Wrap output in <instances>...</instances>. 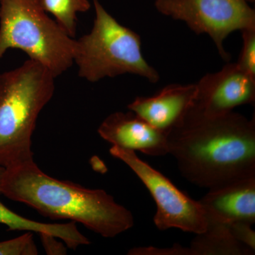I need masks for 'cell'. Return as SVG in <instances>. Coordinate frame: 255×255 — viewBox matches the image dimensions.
<instances>
[{
    "instance_id": "cell-20",
    "label": "cell",
    "mask_w": 255,
    "mask_h": 255,
    "mask_svg": "<svg viewBox=\"0 0 255 255\" xmlns=\"http://www.w3.org/2000/svg\"><path fill=\"white\" fill-rule=\"evenodd\" d=\"M255 0H248V1H254Z\"/></svg>"
},
{
    "instance_id": "cell-17",
    "label": "cell",
    "mask_w": 255,
    "mask_h": 255,
    "mask_svg": "<svg viewBox=\"0 0 255 255\" xmlns=\"http://www.w3.org/2000/svg\"><path fill=\"white\" fill-rule=\"evenodd\" d=\"M226 225L233 237L240 243L255 251V232L252 228L253 224L243 221H236Z\"/></svg>"
},
{
    "instance_id": "cell-8",
    "label": "cell",
    "mask_w": 255,
    "mask_h": 255,
    "mask_svg": "<svg viewBox=\"0 0 255 255\" xmlns=\"http://www.w3.org/2000/svg\"><path fill=\"white\" fill-rule=\"evenodd\" d=\"M197 92L189 113L206 118L222 117L255 101V78L228 63L216 73L206 74L196 84Z\"/></svg>"
},
{
    "instance_id": "cell-4",
    "label": "cell",
    "mask_w": 255,
    "mask_h": 255,
    "mask_svg": "<svg viewBox=\"0 0 255 255\" xmlns=\"http://www.w3.org/2000/svg\"><path fill=\"white\" fill-rule=\"evenodd\" d=\"M76 40L47 15L38 0L0 1V60L17 48L44 65L55 78L74 63Z\"/></svg>"
},
{
    "instance_id": "cell-15",
    "label": "cell",
    "mask_w": 255,
    "mask_h": 255,
    "mask_svg": "<svg viewBox=\"0 0 255 255\" xmlns=\"http://www.w3.org/2000/svg\"><path fill=\"white\" fill-rule=\"evenodd\" d=\"M38 253L33 233L30 231L14 239L0 242V255H36Z\"/></svg>"
},
{
    "instance_id": "cell-3",
    "label": "cell",
    "mask_w": 255,
    "mask_h": 255,
    "mask_svg": "<svg viewBox=\"0 0 255 255\" xmlns=\"http://www.w3.org/2000/svg\"><path fill=\"white\" fill-rule=\"evenodd\" d=\"M55 77L44 65L28 59L0 74V166L33 160L32 135L37 119L51 100Z\"/></svg>"
},
{
    "instance_id": "cell-9",
    "label": "cell",
    "mask_w": 255,
    "mask_h": 255,
    "mask_svg": "<svg viewBox=\"0 0 255 255\" xmlns=\"http://www.w3.org/2000/svg\"><path fill=\"white\" fill-rule=\"evenodd\" d=\"M98 133L106 141L122 148L154 157L168 154L167 133L131 111L111 114L99 127Z\"/></svg>"
},
{
    "instance_id": "cell-18",
    "label": "cell",
    "mask_w": 255,
    "mask_h": 255,
    "mask_svg": "<svg viewBox=\"0 0 255 255\" xmlns=\"http://www.w3.org/2000/svg\"><path fill=\"white\" fill-rule=\"evenodd\" d=\"M129 255H191L190 248L180 245H174L172 248H159L154 247L134 248L128 251Z\"/></svg>"
},
{
    "instance_id": "cell-5",
    "label": "cell",
    "mask_w": 255,
    "mask_h": 255,
    "mask_svg": "<svg viewBox=\"0 0 255 255\" xmlns=\"http://www.w3.org/2000/svg\"><path fill=\"white\" fill-rule=\"evenodd\" d=\"M96 17L88 34L76 40L74 62L78 75L96 82L105 78L133 74L156 83L159 75L142 54L138 34L119 23L98 0H93Z\"/></svg>"
},
{
    "instance_id": "cell-1",
    "label": "cell",
    "mask_w": 255,
    "mask_h": 255,
    "mask_svg": "<svg viewBox=\"0 0 255 255\" xmlns=\"http://www.w3.org/2000/svg\"><path fill=\"white\" fill-rule=\"evenodd\" d=\"M167 137L168 154L196 186L209 189L255 175V117L232 112L206 118L188 112Z\"/></svg>"
},
{
    "instance_id": "cell-2",
    "label": "cell",
    "mask_w": 255,
    "mask_h": 255,
    "mask_svg": "<svg viewBox=\"0 0 255 255\" xmlns=\"http://www.w3.org/2000/svg\"><path fill=\"white\" fill-rule=\"evenodd\" d=\"M1 194L50 219L81 223L104 238L116 237L134 226L132 213L103 189L50 177L34 160L5 168Z\"/></svg>"
},
{
    "instance_id": "cell-21",
    "label": "cell",
    "mask_w": 255,
    "mask_h": 255,
    "mask_svg": "<svg viewBox=\"0 0 255 255\" xmlns=\"http://www.w3.org/2000/svg\"><path fill=\"white\" fill-rule=\"evenodd\" d=\"M0 1H1V0H0Z\"/></svg>"
},
{
    "instance_id": "cell-10",
    "label": "cell",
    "mask_w": 255,
    "mask_h": 255,
    "mask_svg": "<svg viewBox=\"0 0 255 255\" xmlns=\"http://www.w3.org/2000/svg\"><path fill=\"white\" fill-rule=\"evenodd\" d=\"M196 84H172L150 97H137L128 109L166 133L177 127L192 107Z\"/></svg>"
},
{
    "instance_id": "cell-14",
    "label": "cell",
    "mask_w": 255,
    "mask_h": 255,
    "mask_svg": "<svg viewBox=\"0 0 255 255\" xmlns=\"http://www.w3.org/2000/svg\"><path fill=\"white\" fill-rule=\"evenodd\" d=\"M46 12L53 14L55 21L64 31L73 38L77 33V21L79 12L90 9L88 0H38Z\"/></svg>"
},
{
    "instance_id": "cell-12",
    "label": "cell",
    "mask_w": 255,
    "mask_h": 255,
    "mask_svg": "<svg viewBox=\"0 0 255 255\" xmlns=\"http://www.w3.org/2000/svg\"><path fill=\"white\" fill-rule=\"evenodd\" d=\"M4 167L0 166V194L1 184ZM0 223L4 225L9 231H30V232L48 233L64 242L67 247L75 250L87 243V238L79 231L76 223H45L26 219L8 209L0 201Z\"/></svg>"
},
{
    "instance_id": "cell-13",
    "label": "cell",
    "mask_w": 255,
    "mask_h": 255,
    "mask_svg": "<svg viewBox=\"0 0 255 255\" xmlns=\"http://www.w3.org/2000/svg\"><path fill=\"white\" fill-rule=\"evenodd\" d=\"M191 241V255H252L255 251L238 241L223 223L209 222L204 233Z\"/></svg>"
},
{
    "instance_id": "cell-16",
    "label": "cell",
    "mask_w": 255,
    "mask_h": 255,
    "mask_svg": "<svg viewBox=\"0 0 255 255\" xmlns=\"http://www.w3.org/2000/svg\"><path fill=\"white\" fill-rule=\"evenodd\" d=\"M243 45L237 65L245 73L255 78V28L242 31Z\"/></svg>"
},
{
    "instance_id": "cell-11",
    "label": "cell",
    "mask_w": 255,
    "mask_h": 255,
    "mask_svg": "<svg viewBox=\"0 0 255 255\" xmlns=\"http://www.w3.org/2000/svg\"><path fill=\"white\" fill-rule=\"evenodd\" d=\"M209 222L255 223V175L211 188L200 201Z\"/></svg>"
},
{
    "instance_id": "cell-7",
    "label": "cell",
    "mask_w": 255,
    "mask_h": 255,
    "mask_svg": "<svg viewBox=\"0 0 255 255\" xmlns=\"http://www.w3.org/2000/svg\"><path fill=\"white\" fill-rule=\"evenodd\" d=\"M161 14L180 20L196 34L207 33L223 60L231 59L223 46L235 31L255 28V10L248 0H156Z\"/></svg>"
},
{
    "instance_id": "cell-6",
    "label": "cell",
    "mask_w": 255,
    "mask_h": 255,
    "mask_svg": "<svg viewBox=\"0 0 255 255\" xmlns=\"http://www.w3.org/2000/svg\"><path fill=\"white\" fill-rule=\"evenodd\" d=\"M110 152L127 164L150 193L157 206L154 223L159 231L177 228L196 235L206 231L209 220L199 201L177 189L168 178L137 157L135 151L112 145Z\"/></svg>"
},
{
    "instance_id": "cell-19",
    "label": "cell",
    "mask_w": 255,
    "mask_h": 255,
    "mask_svg": "<svg viewBox=\"0 0 255 255\" xmlns=\"http://www.w3.org/2000/svg\"><path fill=\"white\" fill-rule=\"evenodd\" d=\"M42 246L48 255H64L67 254V246L59 238L48 233H40Z\"/></svg>"
}]
</instances>
